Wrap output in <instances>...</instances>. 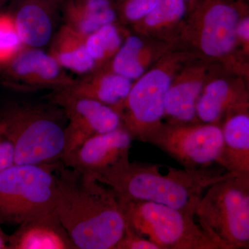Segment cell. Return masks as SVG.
Returning a JSON list of instances; mask_svg holds the SVG:
<instances>
[{
    "mask_svg": "<svg viewBox=\"0 0 249 249\" xmlns=\"http://www.w3.org/2000/svg\"><path fill=\"white\" fill-rule=\"evenodd\" d=\"M56 211L78 249H115L125 219L115 192L62 164L55 170Z\"/></svg>",
    "mask_w": 249,
    "mask_h": 249,
    "instance_id": "cell-1",
    "label": "cell"
},
{
    "mask_svg": "<svg viewBox=\"0 0 249 249\" xmlns=\"http://www.w3.org/2000/svg\"><path fill=\"white\" fill-rule=\"evenodd\" d=\"M155 163L121 161L96 178L125 199L152 201L196 216L205 191L228 176L203 168L178 169Z\"/></svg>",
    "mask_w": 249,
    "mask_h": 249,
    "instance_id": "cell-2",
    "label": "cell"
},
{
    "mask_svg": "<svg viewBox=\"0 0 249 249\" xmlns=\"http://www.w3.org/2000/svg\"><path fill=\"white\" fill-rule=\"evenodd\" d=\"M67 124L64 109L48 101L11 103L0 111V127L14 145L16 164L61 162Z\"/></svg>",
    "mask_w": 249,
    "mask_h": 249,
    "instance_id": "cell-3",
    "label": "cell"
},
{
    "mask_svg": "<svg viewBox=\"0 0 249 249\" xmlns=\"http://www.w3.org/2000/svg\"><path fill=\"white\" fill-rule=\"evenodd\" d=\"M196 218L223 249H249V175L229 172L210 186Z\"/></svg>",
    "mask_w": 249,
    "mask_h": 249,
    "instance_id": "cell-4",
    "label": "cell"
},
{
    "mask_svg": "<svg viewBox=\"0 0 249 249\" xmlns=\"http://www.w3.org/2000/svg\"><path fill=\"white\" fill-rule=\"evenodd\" d=\"M118 198L126 223L160 249H224L193 214L152 201Z\"/></svg>",
    "mask_w": 249,
    "mask_h": 249,
    "instance_id": "cell-5",
    "label": "cell"
},
{
    "mask_svg": "<svg viewBox=\"0 0 249 249\" xmlns=\"http://www.w3.org/2000/svg\"><path fill=\"white\" fill-rule=\"evenodd\" d=\"M63 164H16L0 173V224L20 225L55 210V170Z\"/></svg>",
    "mask_w": 249,
    "mask_h": 249,
    "instance_id": "cell-6",
    "label": "cell"
},
{
    "mask_svg": "<svg viewBox=\"0 0 249 249\" xmlns=\"http://www.w3.org/2000/svg\"><path fill=\"white\" fill-rule=\"evenodd\" d=\"M186 58L184 53L169 54L134 82L119 111L134 140L145 142L147 136L162 124L166 93Z\"/></svg>",
    "mask_w": 249,
    "mask_h": 249,
    "instance_id": "cell-7",
    "label": "cell"
},
{
    "mask_svg": "<svg viewBox=\"0 0 249 249\" xmlns=\"http://www.w3.org/2000/svg\"><path fill=\"white\" fill-rule=\"evenodd\" d=\"M144 142L159 147L191 169L220 165L224 153V136L219 124L162 123Z\"/></svg>",
    "mask_w": 249,
    "mask_h": 249,
    "instance_id": "cell-8",
    "label": "cell"
},
{
    "mask_svg": "<svg viewBox=\"0 0 249 249\" xmlns=\"http://www.w3.org/2000/svg\"><path fill=\"white\" fill-rule=\"evenodd\" d=\"M46 99L58 105L66 114L64 155L95 136L124 125L120 114L114 108L95 100L74 96L62 90L52 91Z\"/></svg>",
    "mask_w": 249,
    "mask_h": 249,
    "instance_id": "cell-9",
    "label": "cell"
},
{
    "mask_svg": "<svg viewBox=\"0 0 249 249\" xmlns=\"http://www.w3.org/2000/svg\"><path fill=\"white\" fill-rule=\"evenodd\" d=\"M193 11L194 39L209 58L227 56L235 48L240 10L233 0H196Z\"/></svg>",
    "mask_w": 249,
    "mask_h": 249,
    "instance_id": "cell-10",
    "label": "cell"
},
{
    "mask_svg": "<svg viewBox=\"0 0 249 249\" xmlns=\"http://www.w3.org/2000/svg\"><path fill=\"white\" fill-rule=\"evenodd\" d=\"M0 70L5 85L24 92L58 91L70 86L75 80L42 49L25 47L9 65Z\"/></svg>",
    "mask_w": 249,
    "mask_h": 249,
    "instance_id": "cell-11",
    "label": "cell"
},
{
    "mask_svg": "<svg viewBox=\"0 0 249 249\" xmlns=\"http://www.w3.org/2000/svg\"><path fill=\"white\" fill-rule=\"evenodd\" d=\"M134 138L124 125L89 139L73 151L64 155L67 168L97 178L123 160L129 158Z\"/></svg>",
    "mask_w": 249,
    "mask_h": 249,
    "instance_id": "cell-12",
    "label": "cell"
},
{
    "mask_svg": "<svg viewBox=\"0 0 249 249\" xmlns=\"http://www.w3.org/2000/svg\"><path fill=\"white\" fill-rule=\"evenodd\" d=\"M64 0H16L10 14L25 47L49 45L62 19Z\"/></svg>",
    "mask_w": 249,
    "mask_h": 249,
    "instance_id": "cell-13",
    "label": "cell"
},
{
    "mask_svg": "<svg viewBox=\"0 0 249 249\" xmlns=\"http://www.w3.org/2000/svg\"><path fill=\"white\" fill-rule=\"evenodd\" d=\"M209 80L207 67L203 65H191L177 73L165 96V116L168 122H200L196 117V103Z\"/></svg>",
    "mask_w": 249,
    "mask_h": 249,
    "instance_id": "cell-14",
    "label": "cell"
},
{
    "mask_svg": "<svg viewBox=\"0 0 249 249\" xmlns=\"http://www.w3.org/2000/svg\"><path fill=\"white\" fill-rule=\"evenodd\" d=\"M221 126L224 147L220 165L228 172L249 175V93L229 108Z\"/></svg>",
    "mask_w": 249,
    "mask_h": 249,
    "instance_id": "cell-15",
    "label": "cell"
},
{
    "mask_svg": "<svg viewBox=\"0 0 249 249\" xmlns=\"http://www.w3.org/2000/svg\"><path fill=\"white\" fill-rule=\"evenodd\" d=\"M9 249H78L54 210L22 223L10 235Z\"/></svg>",
    "mask_w": 249,
    "mask_h": 249,
    "instance_id": "cell-16",
    "label": "cell"
},
{
    "mask_svg": "<svg viewBox=\"0 0 249 249\" xmlns=\"http://www.w3.org/2000/svg\"><path fill=\"white\" fill-rule=\"evenodd\" d=\"M133 84V80L118 74L105 65L78 79L75 78L71 85L61 90L104 103L119 113Z\"/></svg>",
    "mask_w": 249,
    "mask_h": 249,
    "instance_id": "cell-17",
    "label": "cell"
},
{
    "mask_svg": "<svg viewBox=\"0 0 249 249\" xmlns=\"http://www.w3.org/2000/svg\"><path fill=\"white\" fill-rule=\"evenodd\" d=\"M118 11L111 0H64V24L83 37L100 28L116 22Z\"/></svg>",
    "mask_w": 249,
    "mask_h": 249,
    "instance_id": "cell-18",
    "label": "cell"
},
{
    "mask_svg": "<svg viewBox=\"0 0 249 249\" xmlns=\"http://www.w3.org/2000/svg\"><path fill=\"white\" fill-rule=\"evenodd\" d=\"M248 93L224 78L209 79L196 103V117L201 123L221 124L229 108Z\"/></svg>",
    "mask_w": 249,
    "mask_h": 249,
    "instance_id": "cell-19",
    "label": "cell"
},
{
    "mask_svg": "<svg viewBox=\"0 0 249 249\" xmlns=\"http://www.w3.org/2000/svg\"><path fill=\"white\" fill-rule=\"evenodd\" d=\"M49 53L62 68L81 76L98 69L88 53L85 37L65 24L53 36Z\"/></svg>",
    "mask_w": 249,
    "mask_h": 249,
    "instance_id": "cell-20",
    "label": "cell"
},
{
    "mask_svg": "<svg viewBox=\"0 0 249 249\" xmlns=\"http://www.w3.org/2000/svg\"><path fill=\"white\" fill-rule=\"evenodd\" d=\"M155 49L143 36L127 35L117 53L107 64L113 71L132 80H138L155 60Z\"/></svg>",
    "mask_w": 249,
    "mask_h": 249,
    "instance_id": "cell-21",
    "label": "cell"
},
{
    "mask_svg": "<svg viewBox=\"0 0 249 249\" xmlns=\"http://www.w3.org/2000/svg\"><path fill=\"white\" fill-rule=\"evenodd\" d=\"M188 4L184 0H160L151 12L133 24L139 35L155 34L179 22L186 14Z\"/></svg>",
    "mask_w": 249,
    "mask_h": 249,
    "instance_id": "cell-22",
    "label": "cell"
},
{
    "mask_svg": "<svg viewBox=\"0 0 249 249\" xmlns=\"http://www.w3.org/2000/svg\"><path fill=\"white\" fill-rule=\"evenodd\" d=\"M116 22L106 24L85 37L87 49L98 68L107 65L121 48L126 36Z\"/></svg>",
    "mask_w": 249,
    "mask_h": 249,
    "instance_id": "cell-23",
    "label": "cell"
},
{
    "mask_svg": "<svg viewBox=\"0 0 249 249\" xmlns=\"http://www.w3.org/2000/svg\"><path fill=\"white\" fill-rule=\"evenodd\" d=\"M25 47L10 13H0V69L9 65Z\"/></svg>",
    "mask_w": 249,
    "mask_h": 249,
    "instance_id": "cell-24",
    "label": "cell"
},
{
    "mask_svg": "<svg viewBox=\"0 0 249 249\" xmlns=\"http://www.w3.org/2000/svg\"><path fill=\"white\" fill-rule=\"evenodd\" d=\"M160 0H119L118 15L124 22H139L155 9Z\"/></svg>",
    "mask_w": 249,
    "mask_h": 249,
    "instance_id": "cell-25",
    "label": "cell"
},
{
    "mask_svg": "<svg viewBox=\"0 0 249 249\" xmlns=\"http://www.w3.org/2000/svg\"><path fill=\"white\" fill-rule=\"evenodd\" d=\"M115 249H160L158 246L147 237L141 235L126 223L124 235Z\"/></svg>",
    "mask_w": 249,
    "mask_h": 249,
    "instance_id": "cell-26",
    "label": "cell"
},
{
    "mask_svg": "<svg viewBox=\"0 0 249 249\" xmlns=\"http://www.w3.org/2000/svg\"><path fill=\"white\" fill-rule=\"evenodd\" d=\"M16 163L12 142L0 127V173Z\"/></svg>",
    "mask_w": 249,
    "mask_h": 249,
    "instance_id": "cell-27",
    "label": "cell"
},
{
    "mask_svg": "<svg viewBox=\"0 0 249 249\" xmlns=\"http://www.w3.org/2000/svg\"><path fill=\"white\" fill-rule=\"evenodd\" d=\"M237 40L243 42L246 49L249 50V17L241 19L237 30Z\"/></svg>",
    "mask_w": 249,
    "mask_h": 249,
    "instance_id": "cell-28",
    "label": "cell"
},
{
    "mask_svg": "<svg viewBox=\"0 0 249 249\" xmlns=\"http://www.w3.org/2000/svg\"><path fill=\"white\" fill-rule=\"evenodd\" d=\"M9 239L10 235L0 227V249H9Z\"/></svg>",
    "mask_w": 249,
    "mask_h": 249,
    "instance_id": "cell-29",
    "label": "cell"
},
{
    "mask_svg": "<svg viewBox=\"0 0 249 249\" xmlns=\"http://www.w3.org/2000/svg\"><path fill=\"white\" fill-rule=\"evenodd\" d=\"M188 4V7H189V9H191L192 7H193V5L196 3V0H184Z\"/></svg>",
    "mask_w": 249,
    "mask_h": 249,
    "instance_id": "cell-30",
    "label": "cell"
},
{
    "mask_svg": "<svg viewBox=\"0 0 249 249\" xmlns=\"http://www.w3.org/2000/svg\"><path fill=\"white\" fill-rule=\"evenodd\" d=\"M5 1H6V0H0V4H2Z\"/></svg>",
    "mask_w": 249,
    "mask_h": 249,
    "instance_id": "cell-31",
    "label": "cell"
}]
</instances>
